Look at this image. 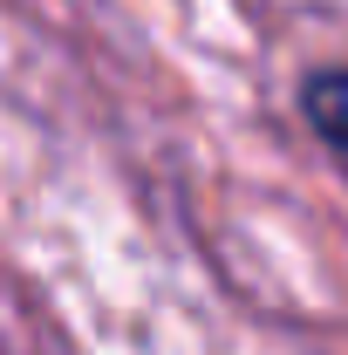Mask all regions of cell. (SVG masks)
I'll use <instances>...</instances> for the list:
<instances>
[{
    "instance_id": "1",
    "label": "cell",
    "mask_w": 348,
    "mask_h": 355,
    "mask_svg": "<svg viewBox=\"0 0 348 355\" xmlns=\"http://www.w3.org/2000/svg\"><path fill=\"white\" fill-rule=\"evenodd\" d=\"M301 116L321 144L348 150V69H314L301 83Z\"/></svg>"
}]
</instances>
